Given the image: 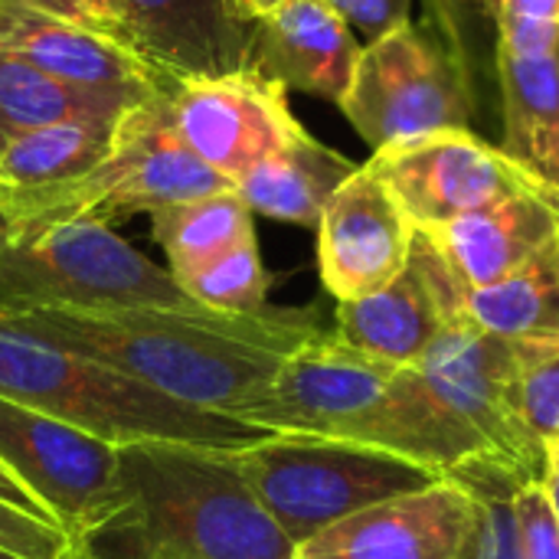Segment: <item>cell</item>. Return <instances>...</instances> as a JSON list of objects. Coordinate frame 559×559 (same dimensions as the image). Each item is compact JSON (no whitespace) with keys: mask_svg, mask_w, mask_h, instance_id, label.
<instances>
[{"mask_svg":"<svg viewBox=\"0 0 559 559\" xmlns=\"http://www.w3.org/2000/svg\"><path fill=\"white\" fill-rule=\"evenodd\" d=\"M544 491L554 504V514L559 521V439L547 449V465H544Z\"/></svg>","mask_w":559,"mask_h":559,"instance_id":"8d00e7d4","label":"cell"},{"mask_svg":"<svg viewBox=\"0 0 559 559\" xmlns=\"http://www.w3.org/2000/svg\"><path fill=\"white\" fill-rule=\"evenodd\" d=\"M177 285L187 292L190 301L210 311L249 314L269 305V272L262 265L255 239L233 246L229 252L216 255L197 272L177 278Z\"/></svg>","mask_w":559,"mask_h":559,"instance_id":"484cf974","label":"cell"},{"mask_svg":"<svg viewBox=\"0 0 559 559\" xmlns=\"http://www.w3.org/2000/svg\"><path fill=\"white\" fill-rule=\"evenodd\" d=\"M0 396L39 409L105 445L187 442L242 449L269 432L233 416L177 403L134 377L49 344L0 318Z\"/></svg>","mask_w":559,"mask_h":559,"instance_id":"277c9868","label":"cell"},{"mask_svg":"<svg viewBox=\"0 0 559 559\" xmlns=\"http://www.w3.org/2000/svg\"><path fill=\"white\" fill-rule=\"evenodd\" d=\"M229 455L295 547L357 511L416 495L442 478L380 449L301 432H269Z\"/></svg>","mask_w":559,"mask_h":559,"instance_id":"52a82bcc","label":"cell"},{"mask_svg":"<svg viewBox=\"0 0 559 559\" xmlns=\"http://www.w3.org/2000/svg\"><path fill=\"white\" fill-rule=\"evenodd\" d=\"M462 292L498 285L559 236L557 193H521L429 233Z\"/></svg>","mask_w":559,"mask_h":559,"instance_id":"d6986e66","label":"cell"},{"mask_svg":"<svg viewBox=\"0 0 559 559\" xmlns=\"http://www.w3.org/2000/svg\"><path fill=\"white\" fill-rule=\"evenodd\" d=\"M498 33H501L498 49H504V52H514V56H547V52H557L559 23L498 16Z\"/></svg>","mask_w":559,"mask_h":559,"instance_id":"1f68e13d","label":"cell"},{"mask_svg":"<svg viewBox=\"0 0 559 559\" xmlns=\"http://www.w3.org/2000/svg\"><path fill=\"white\" fill-rule=\"evenodd\" d=\"M52 308H197V301L187 298L170 269L151 262L108 223L0 226V318Z\"/></svg>","mask_w":559,"mask_h":559,"instance_id":"5b68a950","label":"cell"},{"mask_svg":"<svg viewBox=\"0 0 559 559\" xmlns=\"http://www.w3.org/2000/svg\"><path fill=\"white\" fill-rule=\"evenodd\" d=\"M511 511L518 524V544L524 559H559V521L544 491V481L514 478Z\"/></svg>","mask_w":559,"mask_h":559,"instance_id":"f1b7e54d","label":"cell"},{"mask_svg":"<svg viewBox=\"0 0 559 559\" xmlns=\"http://www.w3.org/2000/svg\"><path fill=\"white\" fill-rule=\"evenodd\" d=\"M226 449L131 442L118 449L115 508L69 537L62 559H292Z\"/></svg>","mask_w":559,"mask_h":559,"instance_id":"7a4b0ae2","label":"cell"},{"mask_svg":"<svg viewBox=\"0 0 559 559\" xmlns=\"http://www.w3.org/2000/svg\"><path fill=\"white\" fill-rule=\"evenodd\" d=\"M367 164L426 233L521 193H554L468 128L396 141L373 151Z\"/></svg>","mask_w":559,"mask_h":559,"instance_id":"30bf717a","label":"cell"},{"mask_svg":"<svg viewBox=\"0 0 559 559\" xmlns=\"http://www.w3.org/2000/svg\"><path fill=\"white\" fill-rule=\"evenodd\" d=\"M0 462L66 531L82 534L118 498V449L0 396Z\"/></svg>","mask_w":559,"mask_h":559,"instance_id":"8fae6325","label":"cell"},{"mask_svg":"<svg viewBox=\"0 0 559 559\" xmlns=\"http://www.w3.org/2000/svg\"><path fill=\"white\" fill-rule=\"evenodd\" d=\"M498 16H521L537 23H559V0H501Z\"/></svg>","mask_w":559,"mask_h":559,"instance_id":"e575fe53","label":"cell"},{"mask_svg":"<svg viewBox=\"0 0 559 559\" xmlns=\"http://www.w3.org/2000/svg\"><path fill=\"white\" fill-rule=\"evenodd\" d=\"M16 328L98 360L144 386L246 423L272 393L282 364L324 334L314 308L226 314L210 308L26 311Z\"/></svg>","mask_w":559,"mask_h":559,"instance_id":"6da1fadb","label":"cell"},{"mask_svg":"<svg viewBox=\"0 0 559 559\" xmlns=\"http://www.w3.org/2000/svg\"><path fill=\"white\" fill-rule=\"evenodd\" d=\"M128 108H134V102L72 88L39 72L26 59L0 49V147L13 134L39 124H56L69 118H121Z\"/></svg>","mask_w":559,"mask_h":559,"instance_id":"d4e9b609","label":"cell"},{"mask_svg":"<svg viewBox=\"0 0 559 559\" xmlns=\"http://www.w3.org/2000/svg\"><path fill=\"white\" fill-rule=\"evenodd\" d=\"M481 508L455 485H436L357 511L305 540L292 559H475Z\"/></svg>","mask_w":559,"mask_h":559,"instance_id":"5bb4252c","label":"cell"},{"mask_svg":"<svg viewBox=\"0 0 559 559\" xmlns=\"http://www.w3.org/2000/svg\"><path fill=\"white\" fill-rule=\"evenodd\" d=\"M167 108L177 138L233 183L269 154L308 134L292 115L285 88L255 69L183 79L170 88Z\"/></svg>","mask_w":559,"mask_h":559,"instance_id":"7c38bea8","label":"cell"},{"mask_svg":"<svg viewBox=\"0 0 559 559\" xmlns=\"http://www.w3.org/2000/svg\"><path fill=\"white\" fill-rule=\"evenodd\" d=\"M360 43L324 0H285L259 16L249 33L246 69L341 105L350 88Z\"/></svg>","mask_w":559,"mask_h":559,"instance_id":"ac0fdd59","label":"cell"},{"mask_svg":"<svg viewBox=\"0 0 559 559\" xmlns=\"http://www.w3.org/2000/svg\"><path fill=\"white\" fill-rule=\"evenodd\" d=\"M20 7H29L36 13L56 16V20H69V23H82V26H98V20L92 16L85 0H13Z\"/></svg>","mask_w":559,"mask_h":559,"instance_id":"836d02e7","label":"cell"},{"mask_svg":"<svg viewBox=\"0 0 559 559\" xmlns=\"http://www.w3.org/2000/svg\"><path fill=\"white\" fill-rule=\"evenodd\" d=\"M0 501L3 504H10V508H16V511H23V514H29V518H39V521H49V524H56L49 514H46V508L16 481V475L0 462Z\"/></svg>","mask_w":559,"mask_h":559,"instance_id":"d6a6232c","label":"cell"},{"mask_svg":"<svg viewBox=\"0 0 559 559\" xmlns=\"http://www.w3.org/2000/svg\"><path fill=\"white\" fill-rule=\"evenodd\" d=\"M436 3V10L442 13V20H445V26L452 29V20L459 16V13H465V10H475V13H491L495 20H498V7H501V0H432Z\"/></svg>","mask_w":559,"mask_h":559,"instance_id":"d590c367","label":"cell"},{"mask_svg":"<svg viewBox=\"0 0 559 559\" xmlns=\"http://www.w3.org/2000/svg\"><path fill=\"white\" fill-rule=\"evenodd\" d=\"M85 3H88L92 16L98 20V26L108 29V33L115 36V26H118V0H85ZM115 39H118V36H115Z\"/></svg>","mask_w":559,"mask_h":559,"instance_id":"74e56055","label":"cell"},{"mask_svg":"<svg viewBox=\"0 0 559 559\" xmlns=\"http://www.w3.org/2000/svg\"><path fill=\"white\" fill-rule=\"evenodd\" d=\"M233 3H236V10H239V16H242L246 23H255L259 16L272 13V10L282 7L285 0H233Z\"/></svg>","mask_w":559,"mask_h":559,"instance_id":"f35d334b","label":"cell"},{"mask_svg":"<svg viewBox=\"0 0 559 559\" xmlns=\"http://www.w3.org/2000/svg\"><path fill=\"white\" fill-rule=\"evenodd\" d=\"M354 160L314 141L311 134H301L288 147L249 167L236 180V193L252 213L318 229L328 200L347 177H354Z\"/></svg>","mask_w":559,"mask_h":559,"instance_id":"44dd1931","label":"cell"},{"mask_svg":"<svg viewBox=\"0 0 559 559\" xmlns=\"http://www.w3.org/2000/svg\"><path fill=\"white\" fill-rule=\"evenodd\" d=\"M465 314L511 341L559 344V236L514 275L468 292Z\"/></svg>","mask_w":559,"mask_h":559,"instance_id":"603a6c76","label":"cell"},{"mask_svg":"<svg viewBox=\"0 0 559 559\" xmlns=\"http://www.w3.org/2000/svg\"><path fill=\"white\" fill-rule=\"evenodd\" d=\"M151 236L164 249L170 275L183 278L233 246L255 239V226L246 200L236 190H223L151 213Z\"/></svg>","mask_w":559,"mask_h":559,"instance_id":"cb8c5ba5","label":"cell"},{"mask_svg":"<svg viewBox=\"0 0 559 559\" xmlns=\"http://www.w3.org/2000/svg\"><path fill=\"white\" fill-rule=\"evenodd\" d=\"M249 33L233 0H118L115 36L170 85L246 69Z\"/></svg>","mask_w":559,"mask_h":559,"instance_id":"2e32d148","label":"cell"},{"mask_svg":"<svg viewBox=\"0 0 559 559\" xmlns=\"http://www.w3.org/2000/svg\"><path fill=\"white\" fill-rule=\"evenodd\" d=\"M521 416L544 452L559 439V344H550L527 367L521 380Z\"/></svg>","mask_w":559,"mask_h":559,"instance_id":"83f0119b","label":"cell"},{"mask_svg":"<svg viewBox=\"0 0 559 559\" xmlns=\"http://www.w3.org/2000/svg\"><path fill=\"white\" fill-rule=\"evenodd\" d=\"M0 559H20V557H13V554H7V550H0Z\"/></svg>","mask_w":559,"mask_h":559,"instance_id":"ab89813d","label":"cell"},{"mask_svg":"<svg viewBox=\"0 0 559 559\" xmlns=\"http://www.w3.org/2000/svg\"><path fill=\"white\" fill-rule=\"evenodd\" d=\"M550 344L511 341L481 331L468 314L455 318L413 364L439 409L481 449L524 481H544L547 452L521 416V380Z\"/></svg>","mask_w":559,"mask_h":559,"instance_id":"ba28073f","label":"cell"},{"mask_svg":"<svg viewBox=\"0 0 559 559\" xmlns=\"http://www.w3.org/2000/svg\"><path fill=\"white\" fill-rule=\"evenodd\" d=\"M442 478L462 485L481 508V540L475 559H524L518 544L514 511H511V485L518 478L514 472H508L495 459L475 455Z\"/></svg>","mask_w":559,"mask_h":559,"instance_id":"4316f807","label":"cell"},{"mask_svg":"<svg viewBox=\"0 0 559 559\" xmlns=\"http://www.w3.org/2000/svg\"><path fill=\"white\" fill-rule=\"evenodd\" d=\"M341 108L380 151L406 138L468 128L472 95L455 56L406 23L360 49Z\"/></svg>","mask_w":559,"mask_h":559,"instance_id":"9c48e42d","label":"cell"},{"mask_svg":"<svg viewBox=\"0 0 559 559\" xmlns=\"http://www.w3.org/2000/svg\"><path fill=\"white\" fill-rule=\"evenodd\" d=\"M118 118H69L13 134L0 147V190H39L85 177L115 144Z\"/></svg>","mask_w":559,"mask_h":559,"instance_id":"7402d4cb","label":"cell"},{"mask_svg":"<svg viewBox=\"0 0 559 559\" xmlns=\"http://www.w3.org/2000/svg\"><path fill=\"white\" fill-rule=\"evenodd\" d=\"M504 102L501 151L559 193V66L557 52L514 56L498 49Z\"/></svg>","mask_w":559,"mask_h":559,"instance_id":"ffe728a7","label":"cell"},{"mask_svg":"<svg viewBox=\"0 0 559 559\" xmlns=\"http://www.w3.org/2000/svg\"><path fill=\"white\" fill-rule=\"evenodd\" d=\"M465 314V292L426 229H416L406 269L377 295L337 301L334 337L393 367H413Z\"/></svg>","mask_w":559,"mask_h":559,"instance_id":"4fadbf2b","label":"cell"},{"mask_svg":"<svg viewBox=\"0 0 559 559\" xmlns=\"http://www.w3.org/2000/svg\"><path fill=\"white\" fill-rule=\"evenodd\" d=\"M0 550L20 559H62L69 537L59 524L29 518L0 501Z\"/></svg>","mask_w":559,"mask_h":559,"instance_id":"f546056e","label":"cell"},{"mask_svg":"<svg viewBox=\"0 0 559 559\" xmlns=\"http://www.w3.org/2000/svg\"><path fill=\"white\" fill-rule=\"evenodd\" d=\"M167 95L128 108L118 118L108 157L85 177L39 190H0V226L33 229L66 219L111 226L138 213L151 216L174 203L236 190L233 180L206 167L177 138Z\"/></svg>","mask_w":559,"mask_h":559,"instance_id":"8992f818","label":"cell"},{"mask_svg":"<svg viewBox=\"0 0 559 559\" xmlns=\"http://www.w3.org/2000/svg\"><path fill=\"white\" fill-rule=\"evenodd\" d=\"M416 223L406 216L390 187L370 170L354 177L328 200L318 223L321 282L337 301H360L386 288L409 259Z\"/></svg>","mask_w":559,"mask_h":559,"instance_id":"9a60e30c","label":"cell"},{"mask_svg":"<svg viewBox=\"0 0 559 559\" xmlns=\"http://www.w3.org/2000/svg\"><path fill=\"white\" fill-rule=\"evenodd\" d=\"M350 29H360L367 43L409 23L413 0H324Z\"/></svg>","mask_w":559,"mask_h":559,"instance_id":"4dcf8cb0","label":"cell"},{"mask_svg":"<svg viewBox=\"0 0 559 559\" xmlns=\"http://www.w3.org/2000/svg\"><path fill=\"white\" fill-rule=\"evenodd\" d=\"M0 49L72 88L118 95L134 105L174 88L108 29L56 20L13 0H0Z\"/></svg>","mask_w":559,"mask_h":559,"instance_id":"e0dca14e","label":"cell"},{"mask_svg":"<svg viewBox=\"0 0 559 559\" xmlns=\"http://www.w3.org/2000/svg\"><path fill=\"white\" fill-rule=\"evenodd\" d=\"M246 423L262 432H301L380 449L436 475L481 455L426 393L413 367L364 357L331 331L282 364L269 400Z\"/></svg>","mask_w":559,"mask_h":559,"instance_id":"3957f363","label":"cell"},{"mask_svg":"<svg viewBox=\"0 0 559 559\" xmlns=\"http://www.w3.org/2000/svg\"><path fill=\"white\" fill-rule=\"evenodd\" d=\"M557 66H559V39H557Z\"/></svg>","mask_w":559,"mask_h":559,"instance_id":"60d3db41","label":"cell"}]
</instances>
